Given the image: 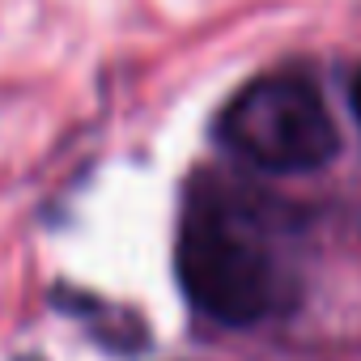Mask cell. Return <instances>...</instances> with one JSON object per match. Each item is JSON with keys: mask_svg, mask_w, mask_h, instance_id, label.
Masks as SVG:
<instances>
[{"mask_svg": "<svg viewBox=\"0 0 361 361\" xmlns=\"http://www.w3.org/2000/svg\"><path fill=\"white\" fill-rule=\"evenodd\" d=\"M353 111H357V119H361V77L353 81Z\"/></svg>", "mask_w": 361, "mask_h": 361, "instance_id": "obj_3", "label": "cell"}, {"mask_svg": "<svg viewBox=\"0 0 361 361\" xmlns=\"http://www.w3.org/2000/svg\"><path fill=\"white\" fill-rule=\"evenodd\" d=\"M178 281L196 310L226 327L255 323L276 306L272 255L213 204L192 209L178 230Z\"/></svg>", "mask_w": 361, "mask_h": 361, "instance_id": "obj_2", "label": "cell"}, {"mask_svg": "<svg viewBox=\"0 0 361 361\" xmlns=\"http://www.w3.org/2000/svg\"><path fill=\"white\" fill-rule=\"evenodd\" d=\"M221 140L259 170L302 174L340 153L336 119L323 94L293 73L255 77L221 115Z\"/></svg>", "mask_w": 361, "mask_h": 361, "instance_id": "obj_1", "label": "cell"}]
</instances>
